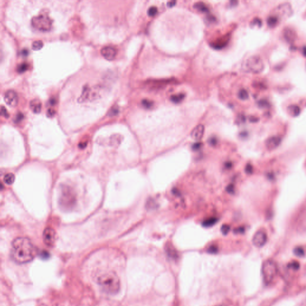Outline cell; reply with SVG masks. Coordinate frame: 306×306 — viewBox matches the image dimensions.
<instances>
[{
  "label": "cell",
  "mask_w": 306,
  "mask_h": 306,
  "mask_svg": "<svg viewBox=\"0 0 306 306\" xmlns=\"http://www.w3.org/2000/svg\"><path fill=\"white\" fill-rule=\"evenodd\" d=\"M43 241L46 246L53 247L56 240V233L55 229L50 227L45 228L43 232Z\"/></svg>",
  "instance_id": "8"
},
{
  "label": "cell",
  "mask_w": 306,
  "mask_h": 306,
  "mask_svg": "<svg viewBox=\"0 0 306 306\" xmlns=\"http://www.w3.org/2000/svg\"><path fill=\"white\" fill-rule=\"evenodd\" d=\"M183 98H184V95L179 94V95H172L171 97V100L172 102H173L175 103H179L181 101H182Z\"/></svg>",
  "instance_id": "24"
},
{
  "label": "cell",
  "mask_w": 306,
  "mask_h": 306,
  "mask_svg": "<svg viewBox=\"0 0 306 306\" xmlns=\"http://www.w3.org/2000/svg\"><path fill=\"white\" fill-rule=\"evenodd\" d=\"M205 133V127L202 125H197L195 127L191 133V136L192 138L195 141L200 140Z\"/></svg>",
  "instance_id": "13"
},
{
  "label": "cell",
  "mask_w": 306,
  "mask_h": 306,
  "mask_svg": "<svg viewBox=\"0 0 306 306\" xmlns=\"http://www.w3.org/2000/svg\"><path fill=\"white\" fill-rule=\"evenodd\" d=\"M278 21L279 19L276 16H274V15H271V16H269L267 19V25L270 28H273L277 25V24L278 23Z\"/></svg>",
  "instance_id": "18"
},
{
  "label": "cell",
  "mask_w": 306,
  "mask_h": 306,
  "mask_svg": "<svg viewBox=\"0 0 306 306\" xmlns=\"http://www.w3.org/2000/svg\"><path fill=\"white\" fill-rule=\"evenodd\" d=\"M229 229H230V228H229V225H228L227 224H224V225H222V227H221V232L223 234L226 235L228 233V232L229 231Z\"/></svg>",
  "instance_id": "30"
},
{
  "label": "cell",
  "mask_w": 306,
  "mask_h": 306,
  "mask_svg": "<svg viewBox=\"0 0 306 306\" xmlns=\"http://www.w3.org/2000/svg\"><path fill=\"white\" fill-rule=\"evenodd\" d=\"M99 96L98 89L96 87H85L83 90L82 94L79 99L80 102H84L88 100H95Z\"/></svg>",
  "instance_id": "7"
},
{
  "label": "cell",
  "mask_w": 306,
  "mask_h": 306,
  "mask_svg": "<svg viewBox=\"0 0 306 306\" xmlns=\"http://www.w3.org/2000/svg\"><path fill=\"white\" fill-rule=\"evenodd\" d=\"M157 8L154 6L151 7L147 11L148 15L149 16H151V17L154 16L155 15L157 14Z\"/></svg>",
  "instance_id": "26"
},
{
  "label": "cell",
  "mask_w": 306,
  "mask_h": 306,
  "mask_svg": "<svg viewBox=\"0 0 306 306\" xmlns=\"http://www.w3.org/2000/svg\"><path fill=\"white\" fill-rule=\"evenodd\" d=\"M44 44L42 41L41 40H37L35 41L33 44H32V48L34 50H38L41 49V48L43 47Z\"/></svg>",
  "instance_id": "23"
},
{
  "label": "cell",
  "mask_w": 306,
  "mask_h": 306,
  "mask_svg": "<svg viewBox=\"0 0 306 306\" xmlns=\"http://www.w3.org/2000/svg\"><path fill=\"white\" fill-rule=\"evenodd\" d=\"M287 113L291 117H295L298 116L301 113V109L300 106L297 105H290L288 106Z\"/></svg>",
  "instance_id": "15"
},
{
  "label": "cell",
  "mask_w": 306,
  "mask_h": 306,
  "mask_svg": "<svg viewBox=\"0 0 306 306\" xmlns=\"http://www.w3.org/2000/svg\"><path fill=\"white\" fill-rule=\"evenodd\" d=\"M267 241V236L263 231L256 232L253 236L252 243L256 248H262Z\"/></svg>",
  "instance_id": "9"
},
{
  "label": "cell",
  "mask_w": 306,
  "mask_h": 306,
  "mask_svg": "<svg viewBox=\"0 0 306 306\" xmlns=\"http://www.w3.org/2000/svg\"><path fill=\"white\" fill-rule=\"evenodd\" d=\"M258 106L259 107H261V108H264V107H267L268 106V103L266 100H260L258 102Z\"/></svg>",
  "instance_id": "34"
},
{
  "label": "cell",
  "mask_w": 306,
  "mask_h": 306,
  "mask_svg": "<svg viewBox=\"0 0 306 306\" xmlns=\"http://www.w3.org/2000/svg\"><path fill=\"white\" fill-rule=\"evenodd\" d=\"M244 229L243 228V227H239V228H237L236 229H235L234 230V232L235 233H237V234H239V233H244Z\"/></svg>",
  "instance_id": "38"
},
{
  "label": "cell",
  "mask_w": 306,
  "mask_h": 306,
  "mask_svg": "<svg viewBox=\"0 0 306 306\" xmlns=\"http://www.w3.org/2000/svg\"><path fill=\"white\" fill-rule=\"evenodd\" d=\"M97 282L104 293L109 295L117 294L120 289V281L114 271L104 273L98 278Z\"/></svg>",
  "instance_id": "2"
},
{
  "label": "cell",
  "mask_w": 306,
  "mask_h": 306,
  "mask_svg": "<svg viewBox=\"0 0 306 306\" xmlns=\"http://www.w3.org/2000/svg\"><path fill=\"white\" fill-rule=\"evenodd\" d=\"M245 171L248 174H251L253 172L252 166L249 164H247V166H246V168H245Z\"/></svg>",
  "instance_id": "35"
},
{
  "label": "cell",
  "mask_w": 306,
  "mask_h": 306,
  "mask_svg": "<svg viewBox=\"0 0 306 306\" xmlns=\"http://www.w3.org/2000/svg\"><path fill=\"white\" fill-rule=\"evenodd\" d=\"M283 35L288 42H293L297 38V34L295 30L289 28H286L284 29Z\"/></svg>",
  "instance_id": "14"
},
{
  "label": "cell",
  "mask_w": 306,
  "mask_h": 306,
  "mask_svg": "<svg viewBox=\"0 0 306 306\" xmlns=\"http://www.w3.org/2000/svg\"><path fill=\"white\" fill-rule=\"evenodd\" d=\"M14 179H15V176H14V174H13L11 173L7 174L4 176V181L6 184L9 186V185H11L12 183L14 182Z\"/></svg>",
  "instance_id": "20"
},
{
  "label": "cell",
  "mask_w": 306,
  "mask_h": 306,
  "mask_svg": "<svg viewBox=\"0 0 306 306\" xmlns=\"http://www.w3.org/2000/svg\"><path fill=\"white\" fill-rule=\"evenodd\" d=\"M176 1H169V2H168V3H167V6H168V7H172L174 6L175 5V4H176Z\"/></svg>",
  "instance_id": "39"
},
{
  "label": "cell",
  "mask_w": 306,
  "mask_h": 306,
  "mask_svg": "<svg viewBox=\"0 0 306 306\" xmlns=\"http://www.w3.org/2000/svg\"><path fill=\"white\" fill-rule=\"evenodd\" d=\"M302 53L304 56H306V47H304L302 49Z\"/></svg>",
  "instance_id": "41"
},
{
  "label": "cell",
  "mask_w": 306,
  "mask_h": 306,
  "mask_svg": "<svg viewBox=\"0 0 306 306\" xmlns=\"http://www.w3.org/2000/svg\"><path fill=\"white\" fill-rule=\"evenodd\" d=\"M282 139L280 136H271L266 141L265 144L266 148L268 150H273L278 147L280 144Z\"/></svg>",
  "instance_id": "11"
},
{
  "label": "cell",
  "mask_w": 306,
  "mask_h": 306,
  "mask_svg": "<svg viewBox=\"0 0 306 306\" xmlns=\"http://www.w3.org/2000/svg\"><path fill=\"white\" fill-rule=\"evenodd\" d=\"M261 272L264 283L267 285L271 283L278 273L277 264L272 259H267L263 264Z\"/></svg>",
  "instance_id": "3"
},
{
  "label": "cell",
  "mask_w": 306,
  "mask_h": 306,
  "mask_svg": "<svg viewBox=\"0 0 306 306\" xmlns=\"http://www.w3.org/2000/svg\"><path fill=\"white\" fill-rule=\"evenodd\" d=\"M1 114L2 116L4 117L5 118H8L9 117V114H8L6 108L3 105L1 106Z\"/></svg>",
  "instance_id": "33"
},
{
  "label": "cell",
  "mask_w": 306,
  "mask_h": 306,
  "mask_svg": "<svg viewBox=\"0 0 306 306\" xmlns=\"http://www.w3.org/2000/svg\"><path fill=\"white\" fill-rule=\"evenodd\" d=\"M55 113H56V111H55V110L49 108L47 111V115L49 117H52L53 116L55 115Z\"/></svg>",
  "instance_id": "36"
},
{
  "label": "cell",
  "mask_w": 306,
  "mask_h": 306,
  "mask_svg": "<svg viewBox=\"0 0 306 306\" xmlns=\"http://www.w3.org/2000/svg\"><path fill=\"white\" fill-rule=\"evenodd\" d=\"M288 267L289 268H291V269H294V270H298L300 267V264L297 261H293L291 263H290L289 264H288Z\"/></svg>",
  "instance_id": "29"
},
{
  "label": "cell",
  "mask_w": 306,
  "mask_h": 306,
  "mask_svg": "<svg viewBox=\"0 0 306 306\" xmlns=\"http://www.w3.org/2000/svg\"><path fill=\"white\" fill-rule=\"evenodd\" d=\"M218 251V248L217 246L212 245V246H209V248H208V252H209L210 254H216V253H217Z\"/></svg>",
  "instance_id": "31"
},
{
  "label": "cell",
  "mask_w": 306,
  "mask_h": 306,
  "mask_svg": "<svg viewBox=\"0 0 306 306\" xmlns=\"http://www.w3.org/2000/svg\"><path fill=\"white\" fill-rule=\"evenodd\" d=\"M194 7L195 8L197 9L202 12H208L209 11L208 7L206 6V5L203 3H197L194 5Z\"/></svg>",
  "instance_id": "21"
},
{
  "label": "cell",
  "mask_w": 306,
  "mask_h": 306,
  "mask_svg": "<svg viewBox=\"0 0 306 306\" xmlns=\"http://www.w3.org/2000/svg\"><path fill=\"white\" fill-rule=\"evenodd\" d=\"M4 101L10 106L14 107L18 103L19 98L16 91L12 90H8L4 93Z\"/></svg>",
  "instance_id": "10"
},
{
  "label": "cell",
  "mask_w": 306,
  "mask_h": 306,
  "mask_svg": "<svg viewBox=\"0 0 306 306\" xmlns=\"http://www.w3.org/2000/svg\"><path fill=\"white\" fill-rule=\"evenodd\" d=\"M142 105L146 108H149L152 105V102L148 100H143L142 102Z\"/></svg>",
  "instance_id": "32"
},
{
  "label": "cell",
  "mask_w": 306,
  "mask_h": 306,
  "mask_svg": "<svg viewBox=\"0 0 306 306\" xmlns=\"http://www.w3.org/2000/svg\"><path fill=\"white\" fill-rule=\"evenodd\" d=\"M274 16H276L278 19H286L290 17L293 13V7L289 3H284L279 4L274 9Z\"/></svg>",
  "instance_id": "6"
},
{
  "label": "cell",
  "mask_w": 306,
  "mask_h": 306,
  "mask_svg": "<svg viewBox=\"0 0 306 306\" xmlns=\"http://www.w3.org/2000/svg\"><path fill=\"white\" fill-rule=\"evenodd\" d=\"M238 97L242 101H245L249 98V93L245 89H241L238 92Z\"/></svg>",
  "instance_id": "22"
},
{
  "label": "cell",
  "mask_w": 306,
  "mask_h": 306,
  "mask_svg": "<svg viewBox=\"0 0 306 306\" xmlns=\"http://www.w3.org/2000/svg\"><path fill=\"white\" fill-rule=\"evenodd\" d=\"M28 65L26 63H23L18 66L17 71L19 73H23L25 71H26L28 69Z\"/></svg>",
  "instance_id": "27"
},
{
  "label": "cell",
  "mask_w": 306,
  "mask_h": 306,
  "mask_svg": "<svg viewBox=\"0 0 306 306\" xmlns=\"http://www.w3.org/2000/svg\"><path fill=\"white\" fill-rule=\"evenodd\" d=\"M294 254L298 257H302L305 255L304 251L301 247H297L294 249Z\"/></svg>",
  "instance_id": "25"
},
{
  "label": "cell",
  "mask_w": 306,
  "mask_h": 306,
  "mask_svg": "<svg viewBox=\"0 0 306 306\" xmlns=\"http://www.w3.org/2000/svg\"><path fill=\"white\" fill-rule=\"evenodd\" d=\"M32 26L41 31H48L52 26V21L45 14H40L31 20Z\"/></svg>",
  "instance_id": "5"
},
{
  "label": "cell",
  "mask_w": 306,
  "mask_h": 306,
  "mask_svg": "<svg viewBox=\"0 0 306 306\" xmlns=\"http://www.w3.org/2000/svg\"><path fill=\"white\" fill-rule=\"evenodd\" d=\"M227 190L228 191V192L230 193H233V191H234V188H233V186H229L227 187Z\"/></svg>",
  "instance_id": "40"
},
{
  "label": "cell",
  "mask_w": 306,
  "mask_h": 306,
  "mask_svg": "<svg viewBox=\"0 0 306 306\" xmlns=\"http://www.w3.org/2000/svg\"><path fill=\"white\" fill-rule=\"evenodd\" d=\"M30 108L33 113L38 114L41 110V103L38 99H33L29 103Z\"/></svg>",
  "instance_id": "16"
},
{
  "label": "cell",
  "mask_w": 306,
  "mask_h": 306,
  "mask_svg": "<svg viewBox=\"0 0 306 306\" xmlns=\"http://www.w3.org/2000/svg\"><path fill=\"white\" fill-rule=\"evenodd\" d=\"M102 56L108 60H113L117 55V50L111 46H106L103 47L101 50Z\"/></svg>",
  "instance_id": "12"
},
{
  "label": "cell",
  "mask_w": 306,
  "mask_h": 306,
  "mask_svg": "<svg viewBox=\"0 0 306 306\" xmlns=\"http://www.w3.org/2000/svg\"><path fill=\"white\" fill-rule=\"evenodd\" d=\"M243 69L248 72L258 74L264 69V64L261 57L254 55L248 57L242 65Z\"/></svg>",
  "instance_id": "4"
},
{
  "label": "cell",
  "mask_w": 306,
  "mask_h": 306,
  "mask_svg": "<svg viewBox=\"0 0 306 306\" xmlns=\"http://www.w3.org/2000/svg\"><path fill=\"white\" fill-rule=\"evenodd\" d=\"M218 221V219L217 218H209L206 220H205L203 223H202V225L203 227H212L213 225H215Z\"/></svg>",
  "instance_id": "19"
},
{
  "label": "cell",
  "mask_w": 306,
  "mask_h": 306,
  "mask_svg": "<svg viewBox=\"0 0 306 306\" xmlns=\"http://www.w3.org/2000/svg\"><path fill=\"white\" fill-rule=\"evenodd\" d=\"M251 25L254 27V26L261 27L262 25V22L259 19H254L251 23Z\"/></svg>",
  "instance_id": "28"
},
{
  "label": "cell",
  "mask_w": 306,
  "mask_h": 306,
  "mask_svg": "<svg viewBox=\"0 0 306 306\" xmlns=\"http://www.w3.org/2000/svg\"><path fill=\"white\" fill-rule=\"evenodd\" d=\"M165 250L167 255L170 258L172 259H176L178 258V253L175 248L172 245V244H167Z\"/></svg>",
  "instance_id": "17"
},
{
  "label": "cell",
  "mask_w": 306,
  "mask_h": 306,
  "mask_svg": "<svg viewBox=\"0 0 306 306\" xmlns=\"http://www.w3.org/2000/svg\"><path fill=\"white\" fill-rule=\"evenodd\" d=\"M37 253L36 248L27 237H18L11 243L10 255L13 261L18 264H26L30 262Z\"/></svg>",
  "instance_id": "1"
},
{
  "label": "cell",
  "mask_w": 306,
  "mask_h": 306,
  "mask_svg": "<svg viewBox=\"0 0 306 306\" xmlns=\"http://www.w3.org/2000/svg\"><path fill=\"white\" fill-rule=\"evenodd\" d=\"M118 113V110L117 108H116L115 107H114L113 108H112L110 111V114L111 115H116L117 113Z\"/></svg>",
  "instance_id": "37"
}]
</instances>
